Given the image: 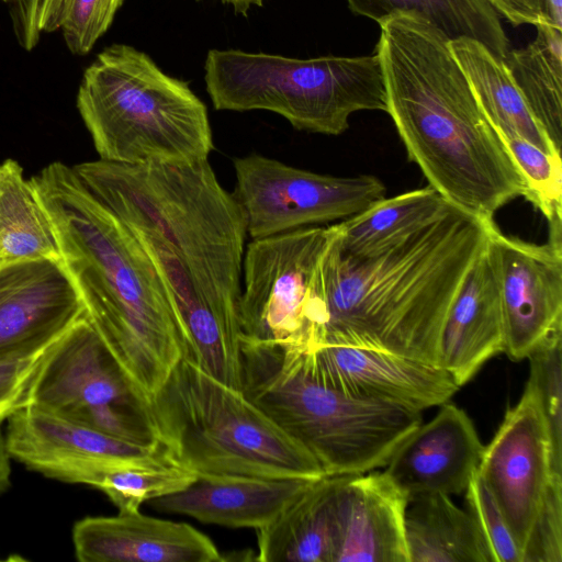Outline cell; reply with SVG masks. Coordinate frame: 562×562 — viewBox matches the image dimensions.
<instances>
[{
    "label": "cell",
    "mask_w": 562,
    "mask_h": 562,
    "mask_svg": "<svg viewBox=\"0 0 562 562\" xmlns=\"http://www.w3.org/2000/svg\"><path fill=\"white\" fill-rule=\"evenodd\" d=\"M387 108L408 159L451 205L493 222L526 182L482 111L450 40L417 13L379 23Z\"/></svg>",
    "instance_id": "1"
},
{
    "label": "cell",
    "mask_w": 562,
    "mask_h": 562,
    "mask_svg": "<svg viewBox=\"0 0 562 562\" xmlns=\"http://www.w3.org/2000/svg\"><path fill=\"white\" fill-rule=\"evenodd\" d=\"M54 225L61 262L85 316L147 402L186 355L162 282L128 228L55 161L31 179Z\"/></svg>",
    "instance_id": "2"
},
{
    "label": "cell",
    "mask_w": 562,
    "mask_h": 562,
    "mask_svg": "<svg viewBox=\"0 0 562 562\" xmlns=\"http://www.w3.org/2000/svg\"><path fill=\"white\" fill-rule=\"evenodd\" d=\"M493 222L449 204L420 229L361 255L341 252L336 235L325 260L321 345L384 350L439 366L448 310L485 249Z\"/></svg>",
    "instance_id": "3"
},
{
    "label": "cell",
    "mask_w": 562,
    "mask_h": 562,
    "mask_svg": "<svg viewBox=\"0 0 562 562\" xmlns=\"http://www.w3.org/2000/svg\"><path fill=\"white\" fill-rule=\"evenodd\" d=\"M72 168L123 224L159 238L217 315L239 331L246 218L209 159L151 165L98 159Z\"/></svg>",
    "instance_id": "4"
},
{
    "label": "cell",
    "mask_w": 562,
    "mask_h": 562,
    "mask_svg": "<svg viewBox=\"0 0 562 562\" xmlns=\"http://www.w3.org/2000/svg\"><path fill=\"white\" fill-rule=\"evenodd\" d=\"M241 391L317 461L325 475L384 467L420 412L347 396L313 372L306 351L240 341Z\"/></svg>",
    "instance_id": "5"
},
{
    "label": "cell",
    "mask_w": 562,
    "mask_h": 562,
    "mask_svg": "<svg viewBox=\"0 0 562 562\" xmlns=\"http://www.w3.org/2000/svg\"><path fill=\"white\" fill-rule=\"evenodd\" d=\"M145 404L159 445L196 476H325L312 454L241 390L186 358Z\"/></svg>",
    "instance_id": "6"
},
{
    "label": "cell",
    "mask_w": 562,
    "mask_h": 562,
    "mask_svg": "<svg viewBox=\"0 0 562 562\" xmlns=\"http://www.w3.org/2000/svg\"><path fill=\"white\" fill-rule=\"evenodd\" d=\"M77 108L105 161L184 164L209 159L214 149L205 104L128 45L106 47L85 70Z\"/></svg>",
    "instance_id": "7"
},
{
    "label": "cell",
    "mask_w": 562,
    "mask_h": 562,
    "mask_svg": "<svg viewBox=\"0 0 562 562\" xmlns=\"http://www.w3.org/2000/svg\"><path fill=\"white\" fill-rule=\"evenodd\" d=\"M205 85L216 110L274 112L296 130L340 135L361 110L386 112L384 69L370 56L288 58L241 50L209 52Z\"/></svg>",
    "instance_id": "8"
},
{
    "label": "cell",
    "mask_w": 562,
    "mask_h": 562,
    "mask_svg": "<svg viewBox=\"0 0 562 562\" xmlns=\"http://www.w3.org/2000/svg\"><path fill=\"white\" fill-rule=\"evenodd\" d=\"M336 224L251 239L243 259L240 341L310 351L322 344L325 260Z\"/></svg>",
    "instance_id": "9"
},
{
    "label": "cell",
    "mask_w": 562,
    "mask_h": 562,
    "mask_svg": "<svg viewBox=\"0 0 562 562\" xmlns=\"http://www.w3.org/2000/svg\"><path fill=\"white\" fill-rule=\"evenodd\" d=\"M142 446H158L145 402L85 314L47 349L27 406Z\"/></svg>",
    "instance_id": "10"
},
{
    "label": "cell",
    "mask_w": 562,
    "mask_h": 562,
    "mask_svg": "<svg viewBox=\"0 0 562 562\" xmlns=\"http://www.w3.org/2000/svg\"><path fill=\"white\" fill-rule=\"evenodd\" d=\"M233 195L251 239L347 220L385 198L376 177H334L259 154L234 159Z\"/></svg>",
    "instance_id": "11"
},
{
    "label": "cell",
    "mask_w": 562,
    "mask_h": 562,
    "mask_svg": "<svg viewBox=\"0 0 562 562\" xmlns=\"http://www.w3.org/2000/svg\"><path fill=\"white\" fill-rule=\"evenodd\" d=\"M503 513L524 555L550 486L562 474L553 470L546 418L528 384L508 408L495 436L484 446L477 470Z\"/></svg>",
    "instance_id": "12"
},
{
    "label": "cell",
    "mask_w": 562,
    "mask_h": 562,
    "mask_svg": "<svg viewBox=\"0 0 562 562\" xmlns=\"http://www.w3.org/2000/svg\"><path fill=\"white\" fill-rule=\"evenodd\" d=\"M486 252L502 300L504 352L519 361L562 336V245L508 236L493 222Z\"/></svg>",
    "instance_id": "13"
},
{
    "label": "cell",
    "mask_w": 562,
    "mask_h": 562,
    "mask_svg": "<svg viewBox=\"0 0 562 562\" xmlns=\"http://www.w3.org/2000/svg\"><path fill=\"white\" fill-rule=\"evenodd\" d=\"M7 420L5 439L11 458L65 483L87 485L93 473L109 464L167 454L160 445L132 443L31 405Z\"/></svg>",
    "instance_id": "14"
},
{
    "label": "cell",
    "mask_w": 562,
    "mask_h": 562,
    "mask_svg": "<svg viewBox=\"0 0 562 562\" xmlns=\"http://www.w3.org/2000/svg\"><path fill=\"white\" fill-rule=\"evenodd\" d=\"M306 356L326 385L347 396L409 411L440 406L460 387L438 364L384 350L323 344Z\"/></svg>",
    "instance_id": "15"
},
{
    "label": "cell",
    "mask_w": 562,
    "mask_h": 562,
    "mask_svg": "<svg viewBox=\"0 0 562 562\" xmlns=\"http://www.w3.org/2000/svg\"><path fill=\"white\" fill-rule=\"evenodd\" d=\"M83 314L81 297L61 260L0 266V360L46 349Z\"/></svg>",
    "instance_id": "16"
},
{
    "label": "cell",
    "mask_w": 562,
    "mask_h": 562,
    "mask_svg": "<svg viewBox=\"0 0 562 562\" xmlns=\"http://www.w3.org/2000/svg\"><path fill=\"white\" fill-rule=\"evenodd\" d=\"M483 451L468 414L446 402L431 420L401 442L384 472L407 499L424 494L451 496L465 492Z\"/></svg>",
    "instance_id": "17"
},
{
    "label": "cell",
    "mask_w": 562,
    "mask_h": 562,
    "mask_svg": "<svg viewBox=\"0 0 562 562\" xmlns=\"http://www.w3.org/2000/svg\"><path fill=\"white\" fill-rule=\"evenodd\" d=\"M81 562H220L215 543L187 522L159 519L139 510L78 520L72 529Z\"/></svg>",
    "instance_id": "18"
},
{
    "label": "cell",
    "mask_w": 562,
    "mask_h": 562,
    "mask_svg": "<svg viewBox=\"0 0 562 562\" xmlns=\"http://www.w3.org/2000/svg\"><path fill=\"white\" fill-rule=\"evenodd\" d=\"M407 502L384 471L339 475L333 562H409Z\"/></svg>",
    "instance_id": "19"
},
{
    "label": "cell",
    "mask_w": 562,
    "mask_h": 562,
    "mask_svg": "<svg viewBox=\"0 0 562 562\" xmlns=\"http://www.w3.org/2000/svg\"><path fill=\"white\" fill-rule=\"evenodd\" d=\"M126 227L148 255L166 289L183 337V358L222 383L241 390L239 333L217 315L159 238L145 229Z\"/></svg>",
    "instance_id": "20"
},
{
    "label": "cell",
    "mask_w": 562,
    "mask_h": 562,
    "mask_svg": "<svg viewBox=\"0 0 562 562\" xmlns=\"http://www.w3.org/2000/svg\"><path fill=\"white\" fill-rule=\"evenodd\" d=\"M505 329L496 277L485 249L468 270L443 323L439 366L462 386L504 352Z\"/></svg>",
    "instance_id": "21"
},
{
    "label": "cell",
    "mask_w": 562,
    "mask_h": 562,
    "mask_svg": "<svg viewBox=\"0 0 562 562\" xmlns=\"http://www.w3.org/2000/svg\"><path fill=\"white\" fill-rule=\"evenodd\" d=\"M315 480L251 475L198 476L186 488L153 499L150 505L159 512L187 515L204 524L259 529Z\"/></svg>",
    "instance_id": "22"
},
{
    "label": "cell",
    "mask_w": 562,
    "mask_h": 562,
    "mask_svg": "<svg viewBox=\"0 0 562 562\" xmlns=\"http://www.w3.org/2000/svg\"><path fill=\"white\" fill-rule=\"evenodd\" d=\"M339 476H322L257 530L261 562H333Z\"/></svg>",
    "instance_id": "23"
},
{
    "label": "cell",
    "mask_w": 562,
    "mask_h": 562,
    "mask_svg": "<svg viewBox=\"0 0 562 562\" xmlns=\"http://www.w3.org/2000/svg\"><path fill=\"white\" fill-rule=\"evenodd\" d=\"M450 47L501 137L519 136L550 155L561 156L532 116L503 59L469 37L450 41Z\"/></svg>",
    "instance_id": "24"
},
{
    "label": "cell",
    "mask_w": 562,
    "mask_h": 562,
    "mask_svg": "<svg viewBox=\"0 0 562 562\" xmlns=\"http://www.w3.org/2000/svg\"><path fill=\"white\" fill-rule=\"evenodd\" d=\"M404 527L409 562H490L472 517L448 495L408 498Z\"/></svg>",
    "instance_id": "25"
},
{
    "label": "cell",
    "mask_w": 562,
    "mask_h": 562,
    "mask_svg": "<svg viewBox=\"0 0 562 562\" xmlns=\"http://www.w3.org/2000/svg\"><path fill=\"white\" fill-rule=\"evenodd\" d=\"M60 259L54 225L31 180L11 158L0 162V266Z\"/></svg>",
    "instance_id": "26"
},
{
    "label": "cell",
    "mask_w": 562,
    "mask_h": 562,
    "mask_svg": "<svg viewBox=\"0 0 562 562\" xmlns=\"http://www.w3.org/2000/svg\"><path fill=\"white\" fill-rule=\"evenodd\" d=\"M504 64L532 116L554 148L562 145V33L538 25L526 47L508 52Z\"/></svg>",
    "instance_id": "27"
},
{
    "label": "cell",
    "mask_w": 562,
    "mask_h": 562,
    "mask_svg": "<svg viewBox=\"0 0 562 562\" xmlns=\"http://www.w3.org/2000/svg\"><path fill=\"white\" fill-rule=\"evenodd\" d=\"M449 204L429 186L383 198L336 224L337 248L349 255L376 250L426 226Z\"/></svg>",
    "instance_id": "28"
},
{
    "label": "cell",
    "mask_w": 562,
    "mask_h": 562,
    "mask_svg": "<svg viewBox=\"0 0 562 562\" xmlns=\"http://www.w3.org/2000/svg\"><path fill=\"white\" fill-rule=\"evenodd\" d=\"M356 14L381 23L395 13H417L450 41L469 37L505 59L509 41L497 12L486 0H347Z\"/></svg>",
    "instance_id": "29"
},
{
    "label": "cell",
    "mask_w": 562,
    "mask_h": 562,
    "mask_svg": "<svg viewBox=\"0 0 562 562\" xmlns=\"http://www.w3.org/2000/svg\"><path fill=\"white\" fill-rule=\"evenodd\" d=\"M198 476L167 454L144 461L117 462L94 473L88 485L101 490L119 510H139L145 502L179 492Z\"/></svg>",
    "instance_id": "30"
},
{
    "label": "cell",
    "mask_w": 562,
    "mask_h": 562,
    "mask_svg": "<svg viewBox=\"0 0 562 562\" xmlns=\"http://www.w3.org/2000/svg\"><path fill=\"white\" fill-rule=\"evenodd\" d=\"M501 137V136H499ZM520 171L530 201L549 225V241L562 245V159L519 137H501Z\"/></svg>",
    "instance_id": "31"
},
{
    "label": "cell",
    "mask_w": 562,
    "mask_h": 562,
    "mask_svg": "<svg viewBox=\"0 0 562 562\" xmlns=\"http://www.w3.org/2000/svg\"><path fill=\"white\" fill-rule=\"evenodd\" d=\"M123 0H44L41 31H61L70 53L88 54L111 26Z\"/></svg>",
    "instance_id": "32"
},
{
    "label": "cell",
    "mask_w": 562,
    "mask_h": 562,
    "mask_svg": "<svg viewBox=\"0 0 562 562\" xmlns=\"http://www.w3.org/2000/svg\"><path fill=\"white\" fill-rule=\"evenodd\" d=\"M528 359L527 384L536 392L547 422L553 470L562 474V336L548 340Z\"/></svg>",
    "instance_id": "33"
},
{
    "label": "cell",
    "mask_w": 562,
    "mask_h": 562,
    "mask_svg": "<svg viewBox=\"0 0 562 562\" xmlns=\"http://www.w3.org/2000/svg\"><path fill=\"white\" fill-rule=\"evenodd\" d=\"M464 493L467 512L481 535L490 562H522L521 550L479 472L474 474Z\"/></svg>",
    "instance_id": "34"
},
{
    "label": "cell",
    "mask_w": 562,
    "mask_h": 562,
    "mask_svg": "<svg viewBox=\"0 0 562 562\" xmlns=\"http://www.w3.org/2000/svg\"><path fill=\"white\" fill-rule=\"evenodd\" d=\"M522 562H562V479L549 488L524 550Z\"/></svg>",
    "instance_id": "35"
},
{
    "label": "cell",
    "mask_w": 562,
    "mask_h": 562,
    "mask_svg": "<svg viewBox=\"0 0 562 562\" xmlns=\"http://www.w3.org/2000/svg\"><path fill=\"white\" fill-rule=\"evenodd\" d=\"M48 347L31 356L0 360L1 420L27 406L32 384Z\"/></svg>",
    "instance_id": "36"
},
{
    "label": "cell",
    "mask_w": 562,
    "mask_h": 562,
    "mask_svg": "<svg viewBox=\"0 0 562 562\" xmlns=\"http://www.w3.org/2000/svg\"><path fill=\"white\" fill-rule=\"evenodd\" d=\"M515 25H546L561 30L562 0H486Z\"/></svg>",
    "instance_id": "37"
},
{
    "label": "cell",
    "mask_w": 562,
    "mask_h": 562,
    "mask_svg": "<svg viewBox=\"0 0 562 562\" xmlns=\"http://www.w3.org/2000/svg\"><path fill=\"white\" fill-rule=\"evenodd\" d=\"M9 13L18 44L32 50L41 36V14L44 0H1Z\"/></svg>",
    "instance_id": "38"
},
{
    "label": "cell",
    "mask_w": 562,
    "mask_h": 562,
    "mask_svg": "<svg viewBox=\"0 0 562 562\" xmlns=\"http://www.w3.org/2000/svg\"><path fill=\"white\" fill-rule=\"evenodd\" d=\"M3 422L0 419V494L5 492L11 483V465L10 460L12 459L5 439V432L3 431Z\"/></svg>",
    "instance_id": "39"
},
{
    "label": "cell",
    "mask_w": 562,
    "mask_h": 562,
    "mask_svg": "<svg viewBox=\"0 0 562 562\" xmlns=\"http://www.w3.org/2000/svg\"><path fill=\"white\" fill-rule=\"evenodd\" d=\"M226 2L232 3L237 11H245L251 4H261L262 0H224Z\"/></svg>",
    "instance_id": "40"
}]
</instances>
